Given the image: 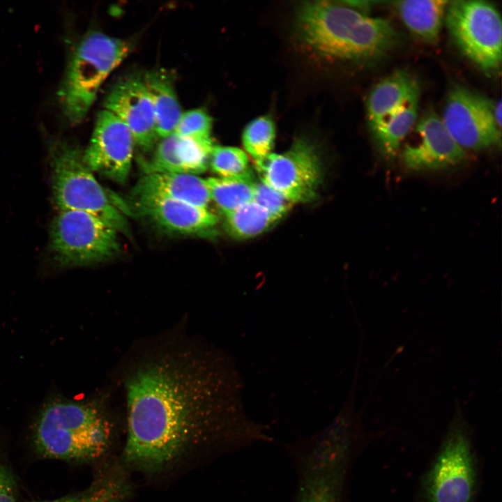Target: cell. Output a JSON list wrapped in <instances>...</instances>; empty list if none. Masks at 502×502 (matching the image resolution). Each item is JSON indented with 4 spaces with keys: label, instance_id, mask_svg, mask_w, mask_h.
<instances>
[{
    "label": "cell",
    "instance_id": "cell-1",
    "mask_svg": "<svg viewBox=\"0 0 502 502\" xmlns=\"http://www.w3.org/2000/svg\"><path fill=\"white\" fill-rule=\"evenodd\" d=\"M125 461L145 471L167 466L210 438H257L234 359L211 345L171 344L139 358L124 378Z\"/></svg>",
    "mask_w": 502,
    "mask_h": 502
},
{
    "label": "cell",
    "instance_id": "cell-2",
    "mask_svg": "<svg viewBox=\"0 0 502 502\" xmlns=\"http://www.w3.org/2000/svg\"><path fill=\"white\" fill-rule=\"evenodd\" d=\"M296 25L308 48L334 59L374 61L399 41L389 20L367 16L344 1H305L298 9Z\"/></svg>",
    "mask_w": 502,
    "mask_h": 502
},
{
    "label": "cell",
    "instance_id": "cell-3",
    "mask_svg": "<svg viewBox=\"0 0 502 502\" xmlns=\"http://www.w3.org/2000/svg\"><path fill=\"white\" fill-rule=\"evenodd\" d=\"M33 441L38 452L45 457L85 461L105 450L109 431L96 408L55 401L41 411L35 424Z\"/></svg>",
    "mask_w": 502,
    "mask_h": 502
},
{
    "label": "cell",
    "instance_id": "cell-4",
    "mask_svg": "<svg viewBox=\"0 0 502 502\" xmlns=\"http://www.w3.org/2000/svg\"><path fill=\"white\" fill-rule=\"evenodd\" d=\"M130 51L127 40L100 31L91 32L80 40L57 93L62 113L70 125L84 120L101 85Z\"/></svg>",
    "mask_w": 502,
    "mask_h": 502
},
{
    "label": "cell",
    "instance_id": "cell-5",
    "mask_svg": "<svg viewBox=\"0 0 502 502\" xmlns=\"http://www.w3.org/2000/svg\"><path fill=\"white\" fill-rule=\"evenodd\" d=\"M50 153L53 197L59 210L90 213L117 231L128 233L126 219L84 163L82 152L68 142L56 139L50 142Z\"/></svg>",
    "mask_w": 502,
    "mask_h": 502
},
{
    "label": "cell",
    "instance_id": "cell-6",
    "mask_svg": "<svg viewBox=\"0 0 502 502\" xmlns=\"http://www.w3.org/2000/svg\"><path fill=\"white\" fill-rule=\"evenodd\" d=\"M476 483L470 429L457 400L443 444L425 476V496L427 502H473Z\"/></svg>",
    "mask_w": 502,
    "mask_h": 502
},
{
    "label": "cell",
    "instance_id": "cell-7",
    "mask_svg": "<svg viewBox=\"0 0 502 502\" xmlns=\"http://www.w3.org/2000/svg\"><path fill=\"white\" fill-rule=\"evenodd\" d=\"M444 21L464 56L487 73L500 69L502 22L494 5L480 0L448 1Z\"/></svg>",
    "mask_w": 502,
    "mask_h": 502
},
{
    "label": "cell",
    "instance_id": "cell-8",
    "mask_svg": "<svg viewBox=\"0 0 502 502\" xmlns=\"http://www.w3.org/2000/svg\"><path fill=\"white\" fill-rule=\"evenodd\" d=\"M117 231L98 218L79 211L60 210L50 227V245L66 266L105 260L120 249Z\"/></svg>",
    "mask_w": 502,
    "mask_h": 502
},
{
    "label": "cell",
    "instance_id": "cell-9",
    "mask_svg": "<svg viewBox=\"0 0 502 502\" xmlns=\"http://www.w3.org/2000/svg\"><path fill=\"white\" fill-rule=\"evenodd\" d=\"M261 181L293 204L312 201L321 179V162L310 140L296 138L282 153H271L254 162Z\"/></svg>",
    "mask_w": 502,
    "mask_h": 502
},
{
    "label": "cell",
    "instance_id": "cell-10",
    "mask_svg": "<svg viewBox=\"0 0 502 502\" xmlns=\"http://www.w3.org/2000/svg\"><path fill=\"white\" fill-rule=\"evenodd\" d=\"M494 104L463 86L457 85L449 91L441 119L464 151H480L501 144V129L494 118Z\"/></svg>",
    "mask_w": 502,
    "mask_h": 502
},
{
    "label": "cell",
    "instance_id": "cell-11",
    "mask_svg": "<svg viewBox=\"0 0 502 502\" xmlns=\"http://www.w3.org/2000/svg\"><path fill=\"white\" fill-rule=\"evenodd\" d=\"M135 145L128 127L103 109L98 114L89 143L82 153L83 160L92 172L123 184L130 174Z\"/></svg>",
    "mask_w": 502,
    "mask_h": 502
},
{
    "label": "cell",
    "instance_id": "cell-12",
    "mask_svg": "<svg viewBox=\"0 0 502 502\" xmlns=\"http://www.w3.org/2000/svg\"><path fill=\"white\" fill-rule=\"evenodd\" d=\"M412 131L415 139L405 145L402 152V161L407 169L440 170L456 166L465 159L466 151L450 136L434 111L423 114Z\"/></svg>",
    "mask_w": 502,
    "mask_h": 502
},
{
    "label": "cell",
    "instance_id": "cell-13",
    "mask_svg": "<svg viewBox=\"0 0 502 502\" xmlns=\"http://www.w3.org/2000/svg\"><path fill=\"white\" fill-rule=\"evenodd\" d=\"M105 109L117 116L130 131L142 151L152 150L158 139L153 108L142 77L116 83L105 100Z\"/></svg>",
    "mask_w": 502,
    "mask_h": 502
},
{
    "label": "cell",
    "instance_id": "cell-14",
    "mask_svg": "<svg viewBox=\"0 0 502 502\" xmlns=\"http://www.w3.org/2000/svg\"><path fill=\"white\" fill-rule=\"evenodd\" d=\"M212 137L193 138L173 132L162 138L153 157L143 165L146 174L196 175L206 171L214 146Z\"/></svg>",
    "mask_w": 502,
    "mask_h": 502
},
{
    "label": "cell",
    "instance_id": "cell-15",
    "mask_svg": "<svg viewBox=\"0 0 502 502\" xmlns=\"http://www.w3.org/2000/svg\"><path fill=\"white\" fill-rule=\"evenodd\" d=\"M137 212L159 227L182 234H202L218 223L216 215L208 208L158 197L132 198Z\"/></svg>",
    "mask_w": 502,
    "mask_h": 502
},
{
    "label": "cell",
    "instance_id": "cell-16",
    "mask_svg": "<svg viewBox=\"0 0 502 502\" xmlns=\"http://www.w3.org/2000/svg\"><path fill=\"white\" fill-rule=\"evenodd\" d=\"M420 84L410 73L397 70L376 83L367 100L369 129L373 134L410 100L420 97Z\"/></svg>",
    "mask_w": 502,
    "mask_h": 502
},
{
    "label": "cell",
    "instance_id": "cell-17",
    "mask_svg": "<svg viewBox=\"0 0 502 502\" xmlns=\"http://www.w3.org/2000/svg\"><path fill=\"white\" fill-rule=\"evenodd\" d=\"M132 197H158L207 208L211 195L206 179L179 173L146 174L136 183Z\"/></svg>",
    "mask_w": 502,
    "mask_h": 502
},
{
    "label": "cell",
    "instance_id": "cell-18",
    "mask_svg": "<svg viewBox=\"0 0 502 502\" xmlns=\"http://www.w3.org/2000/svg\"><path fill=\"white\" fill-rule=\"evenodd\" d=\"M154 111L158 138L174 132L182 114L173 77L164 69L151 70L141 77Z\"/></svg>",
    "mask_w": 502,
    "mask_h": 502
},
{
    "label": "cell",
    "instance_id": "cell-19",
    "mask_svg": "<svg viewBox=\"0 0 502 502\" xmlns=\"http://www.w3.org/2000/svg\"><path fill=\"white\" fill-rule=\"evenodd\" d=\"M448 1L405 0L395 2L404 24L418 38L428 44L439 39Z\"/></svg>",
    "mask_w": 502,
    "mask_h": 502
},
{
    "label": "cell",
    "instance_id": "cell-20",
    "mask_svg": "<svg viewBox=\"0 0 502 502\" xmlns=\"http://www.w3.org/2000/svg\"><path fill=\"white\" fill-rule=\"evenodd\" d=\"M419 99L408 102L372 134L377 149L385 158H394L402 142L411 132L418 120Z\"/></svg>",
    "mask_w": 502,
    "mask_h": 502
},
{
    "label": "cell",
    "instance_id": "cell-21",
    "mask_svg": "<svg viewBox=\"0 0 502 502\" xmlns=\"http://www.w3.org/2000/svg\"><path fill=\"white\" fill-rule=\"evenodd\" d=\"M298 502H338L340 474L325 464L305 469Z\"/></svg>",
    "mask_w": 502,
    "mask_h": 502
},
{
    "label": "cell",
    "instance_id": "cell-22",
    "mask_svg": "<svg viewBox=\"0 0 502 502\" xmlns=\"http://www.w3.org/2000/svg\"><path fill=\"white\" fill-rule=\"evenodd\" d=\"M211 199L227 214L253 201L254 185L251 178L211 177L206 179Z\"/></svg>",
    "mask_w": 502,
    "mask_h": 502
},
{
    "label": "cell",
    "instance_id": "cell-23",
    "mask_svg": "<svg viewBox=\"0 0 502 502\" xmlns=\"http://www.w3.org/2000/svg\"><path fill=\"white\" fill-rule=\"evenodd\" d=\"M225 215L229 233L239 239L256 236L266 231L278 220L254 201Z\"/></svg>",
    "mask_w": 502,
    "mask_h": 502
},
{
    "label": "cell",
    "instance_id": "cell-24",
    "mask_svg": "<svg viewBox=\"0 0 502 502\" xmlns=\"http://www.w3.org/2000/svg\"><path fill=\"white\" fill-rule=\"evenodd\" d=\"M130 491V485L122 476L110 474L99 478L79 493L51 501L33 502H124Z\"/></svg>",
    "mask_w": 502,
    "mask_h": 502
},
{
    "label": "cell",
    "instance_id": "cell-25",
    "mask_svg": "<svg viewBox=\"0 0 502 502\" xmlns=\"http://www.w3.org/2000/svg\"><path fill=\"white\" fill-rule=\"evenodd\" d=\"M275 135V123L268 116L257 117L245 126L242 133V142L254 162L261 160L271 153Z\"/></svg>",
    "mask_w": 502,
    "mask_h": 502
},
{
    "label": "cell",
    "instance_id": "cell-26",
    "mask_svg": "<svg viewBox=\"0 0 502 502\" xmlns=\"http://www.w3.org/2000/svg\"><path fill=\"white\" fill-rule=\"evenodd\" d=\"M209 165L213 172L223 178H251L249 159L245 152L234 146L215 145Z\"/></svg>",
    "mask_w": 502,
    "mask_h": 502
},
{
    "label": "cell",
    "instance_id": "cell-27",
    "mask_svg": "<svg viewBox=\"0 0 502 502\" xmlns=\"http://www.w3.org/2000/svg\"><path fill=\"white\" fill-rule=\"evenodd\" d=\"M212 126V118L205 110L193 109L182 112L174 132L193 138H210Z\"/></svg>",
    "mask_w": 502,
    "mask_h": 502
},
{
    "label": "cell",
    "instance_id": "cell-28",
    "mask_svg": "<svg viewBox=\"0 0 502 502\" xmlns=\"http://www.w3.org/2000/svg\"><path fill=\"white\" fill-rule=\"evenodd\" d=\"M253 201L278 220L292 206L293 203L281 193L263 182L254 183Z\"/></svg>",
    "mask_w": 502,
    "mask_h": 502
},
{
    "label": "cell",
    "instance_id": "cell-29",
    "mask_svg": "<svg viewBox=\"0 0 502 502\" xmlns=\"http://www.w3.org/2000/svg\"><path fill=\"white\" fill-rule=\"evenodd\" d=\"M0 502H17V484L10 470L0 462Z\"/></svg>",
    "mask_w": 502,
    "mask_h": 502
},
{
    "label": "cell",
    "instance_id": "cell-30",
    "mask_svg": "<svg viewBox=\"0 0 502 502\" xmlns=\"http://www.w3.org/2000/svg\"><path fill=\"white\" fill-rule=\"evenodd\" d=\"M493 114L496 125L501 129V102L500 100L494 102Z\"/></svg>",
    "mask_w": 502,
    "mask_h": 502
}]
</instances>
